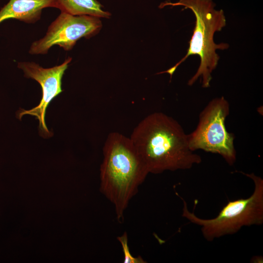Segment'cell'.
<instances>
[{
  "label": "cell",
  "mask_w": 263,
  "mask_h": 263,
  "mask_svg": "<svg viewBox=\"0 0 263 263\" xmlns=\"http://www.w3.org/2000/svg\"><path fill=\"white\" fill-rule=\"evenodd\" d=\"M130 138L149 173L188 169L202 162L180 124L161 112L145 117Z\"/></svg>",
  "instance_id": "obj_1"
},
{
  "label": "cell",
  "mask_w": 263,
  "mask_h": 263,
  "mask_svg": "<svg viewBox=\"0 0 263 263\" xmlns=\"http://www.w3.org/2000/svg\"><path fill=\"white\" fill-rule=\"evenodd\" d=\"M103 152L100 191L113 205L120 223L130 200L149 172L130 138L121 133L109 134Z\"/></svg>",
  "instance_id": "obj_2"
},
{
  "label": "cell",
  "mask_w": 263,
  "mask_h": 263,
  "mask_svg": "<svg viewBox=\"0 0 263 263\" xmlns=\"http://www.w3.org/2000/svg\"><path fill=\"white\" fill-rule=\"evenodd\" d=\"M166 6H183L184 9H189L194 13L196 21L193 33L186 56L174 66L159 74L167 73L170 78L176 69L189 56L196 55L200 57V64L196 73L188 80V85L192 86L201 77L203 88L210 86L211 74L216 68L219 60L217 50L228 48L226 43L216 44L214 41L216 32L220 31L226 25V19L222 10L215 9L211 0H179L172 3H162L159 7Z\"/></svg>",
  "instance_id": "obj_3"
},
{
  "label": "cell",
  "mask_w": 263,
  "mask_h": 263,
  "mask_svg": "<svg viewBox=\"0 0 263 263\" xmlns=\"http://www.w3.org/2000/svg\"><path fill=\"white\" fill-rule=\"evenodd\" d=\"M240 172L253 181V192L247 198L228 201L215 218L205 219L197 217L188 210L186 202L179 196L183 203V217L200 226L204 238L208 242L234 234L244 226L263 223V179L253 173Z\"/></svg>",
  "instance_id": "obj_4"
},
{
  "label": "cell",
  "mask_w": 263,
  "mask_h": 263,
  "mask_svg": "<svg viewBox=\"0 0 263 263\" xmlns=\"http://www.w3.org/2000/svg\"><path fill=\"white\" fill-rule=\"evenodd\" d=\"M229 112V104L224 96L210 101L200 113L196 129L188 134L190 149L218 154L233 165L236 160L234 135L228 132L225 124Z\"/></svg>",
  "instance_id": "obj_5"
},
{
  "label": "cell",
  "mask_w": 263,
  "mask_h": 263,
  "mask_svg": "<svg viewBox=\"0 0 263 263\" xmlns=\"http://www.w3.org/2000/svg\"><path fill=\"white\" fill-rule=\"evenodd\" d=\"M102 26L101 21L98 17L74 16L61 12L49 26L45 36L33 42L29 52L33 55L45 54L54 45L69 51L78 39L96 35Z\"/></svg>",
  "instance_id": "obj_6"
},
{
  "label": "cell",
  "mask_w": 263,
  "mask_h": 263,
  "mask_svg": "<svg viewBox=\"0 0 263 263\" xmlns=\"http://www.w3.org/2000/svg\"><path fill=\"white\" fill-rule=\"evenodd\" d=\"M72 58L68 57L62 64L50 68H43L33 62L18 63V67L23 71L26 77L33 79L40 84L42 95L38 106L29 110L20 109L17 117L20 120L25 114L35 116L39 121L40 132L43 135H50L45 123L46 109L52 100L62 92V78Z\"/></svg>",
  "instance_id": "obj_7"
},
{
  "label": "cell",
  "mask_w": 263,
  "mask_h": 263,
  "mask_svg": "<svg viewBox=\"0 0 263 263\" xmlns=\"http://www.w3.org/2000/svg\"><path fill=\"white\" fill-rule=\"evenodd\" d=\"M47 7L58 8V0H10L0 10V23L10 19L35 22L40 19L42 9Z\"/></svg>",
  "instance_id": "obj_8"
},
{
  "label": "cell",
  "mask_w": 263,
  "mask_h": 263,
  "mask_svg": "<svg viewBox=\"0 0 263 263\" xmlns=\"http://www.w3.org/2000/svg\"><path fill=\"white\" fill-rule=\"evenodd\" d=\"M58 3L61 12L74 16L109 18L111 15L97 0H58Z\"/></svg>",
  "instance_id": "obj_9"
},
{
  "label": "cell",
  "mask_w": 263,
  "mask_h": 263,
  "mask_svg": "<svg viewBox=\"0 0 263 263\" xmlns=\"http://www.w3.org/2000/svg\"><path fill=\"white\" fill-rule=\"evenodd\" d=\"M120 243L124 254V263H144L146 262L140 256L134 257L132 256L130 252L128 246V234L125 232L121 236L117 238Z\"/></svg>",
  "instance_id": "obj_10"
}]
</instances>
